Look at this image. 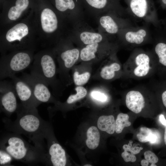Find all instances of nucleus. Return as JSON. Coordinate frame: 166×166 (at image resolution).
<instances>
[{
  "mask_svg": "<svg viewBox=\"0 0 166 166\" xmlns=\"http://www.w3.org/2000/svg\"><path fill=\"white\" fill-rule=\"evenodd\" d=\"M123 67V76L127 79L148 78L156 72V61L151 51L139 47L132 50Z\"/></svg>",
  "mask_w": 166,
  "mask_h": 166,
  "instance_id": "nucleus-1",
  "label": "nucleus"
},
{
  "mask_svg": "<svg viewBox=\"0 0 166 166\" xmlns=\"http://www.w3.org/2000/svg\"><path fill=\"white\" fill-rule=\"evenodd\" d=\"M127 108L132 112L140 113L146 107H158V100L150 87L144 85L137 86L127 90L125 95Z\"/></svg>",
  "mask_w": 166,
  "mask_h": 166,
  "instance_id": "nucleus-2",
  "label": "nucleus"
},
{
  "mask_svg": "<svg viewBox=\"0 0 166 166\" xmlns=\"http://www.w3.org/2000/svg\"><path fill=\"white\" fill-rule=\"evenodd\" d=\"M31 30L28 24L25 22H18L9 28L6 32L5 38L2 42L1 49L3 53L25 49L32 50V42L27 39Z\"/></svg>",
  "mask_w": 166,
  "mask_h": 166,
  "instance_id": "nucleus-3",
  "label": "nucleus"
},
{
  "mask_svg": "<svg viewBox=\"0 0 166 166\" xmlns=\"http://www.w3.org/2000/svg\"><path fill=\"white\" fill-rule=\"evenodd\" d=\"M32 50H17L2 57L0 61V80L10 78L29 67L34 58Z\"/></svg>",
  "mask_w": 166,
  "mask_h": 166,
  "instance_id": "nucleus-4",
  "label": "nucleus"
},
{
  "mask_svg": "<svg viewBox=\"0 0 166 166\" xmlns=\"http://www.w3.org/2000/svg\"><path fill=\"white\" fill-rule=\"evenodd\" d=\"M132 26L121 30L116 36L117 42L128 49H132L151 43L152 38L147 25Z\"/></svg>",
  "mask_w": 166,
  "mask_h": 166,
  "instance_id": "nucleus-5",
  "label": "nucleus"
},
{
  "mask_svg": "<svg viewBox=\"0 0 166 166\" xmlns=\"http://www.w3.org/2000/svg\"><path fill=\"white\" fill-rule=\"evenodd\" d=\"M68 37L82 47L86 45L113 40V37L96 32L84 20L72 25Z\"/></svg>",
  "mask_w": 166,
  "mask_h": 166,
  "instance_id": "nucleus-6",
  "label": "nucleus"
},
{
  "mask_svg": "<svg viewBox=\"0 0 166 166\" xmlns=\"http://www.w3.org/2000/svg\"><path fill=\"white\" fill-rule=\"evenodd\" d=\"M34 59L30 74L41 79L53 89L56 68L52 53L47 51L41 52L34 56Z\"/></svg>",
  "mask_w": 166,
  "mask_h": 166,
  "instance_id": "nucleus-7",
  "label": "nucleus"
},
{
  "mask_svg": "<svg viewBox=\"0 0 166 166\" xmlns=\"http://www.w3.org/2000/svg\"><path fill=\"white\" fill-rule=\"evenodd\" d=\"M127 14L157 27L159 22L153 0H125Z\"/></svg>",
  "mask_w": 166,
  "mask_h": 166,
  "instance_id": "nucleus-8",
  "label": "nucleus"
},
{
  "mask_svg": "<svg viewBox=\"0 0 166 166\" xmlns=\"http://www.w3.org/2000/svg\"><path fill=\"white\" fill-rule=\"evenodd\" d=\"M98 31L114 37L122 29L133 26L130 20L114 12H109L96 17Z\"/></svg>",
  "mask_w": 166,
  "mask_h": 166,
  "instance_id": "nucleus-9",
  "label": "nucleus"
},
{
  "mask_svg": "<svg viewBox=\"0 0 166 166\" xmlns=\"http://www.w3.org/2000/svg\"><path fill=\"white\" fill-rule=\"evenodd\" d=\"M16 112L18 113L16 126L23 133L35 134L43 127L42 121L38 115L36 108H27L21 104L19 105Z\"/></svg>",
  "mask_w": 166,
  "mask_h": 166,
  "instance_id": "nucleus-10",
  "label": "nucleus"
},
{
  "mask_svg": "<svg viewBox=\"0 0 166 166\" xmlns=\"http://www.w3.org/2000/svg\"><path fill=\"white\" fill-rule=\"evenodd\" d=\"M73 43L68 37H62L53 51V53L57 55L61 67L65 69L71 68L80 58V50L73 47Z\"/></svg>",
  "mask_w": 166,
  "mask_h": 166,
  "instance_id": "nucleus-11",
  "label": "nucleus"
},
{
  "mask_svg": "<svg viewBox=\"0 0 166 166\" xmlns=\"http://www.w3.org/2000/svg\"><path fill=\"white\" fill-rule=\"evenodd\" d=\"M41 30L48 36H57L60 39L63 21H65L58 13L49 8L44 9L39 14Z\"/></svg>",
  "mask_w": 166,
  "mask_h": 166,
  "instance_id": "nucleus-12",
  "label": "nucleus"
},
{
  "mask_svg": "<svg viewBox=\"0 0 166 166\" xmlns=\"http://www.w3.org/2000/svg\"><path fill=\"white\" fill-rule=\"evenodd\" d=\"M1 148L7 152L14 159L25 161L30 158L31 148L22 138L12 135L5 138L2 143Z\"/></svg>",
  "mask_w": 166,
  "mask_h": 166,
  "instance_id": "nucleus-13",
  "label": "nucleus"
},
{
  "mask_svg": "<svg viewBox=\"0 0 166 166\" xmlns=\"http://www.w3.org/2000/svg\"><path fill=\"white\" fill-rule=\"evenodd\" d=\"M58 13L72 25L84 20V13L77 0H55Z\"/></svg>",
  "mask_w": 166,
  "mask_h": 166,
  "instance_id": "nucleus-14",
  "label": "nucleus"
},
{
  "mask_svg": "<svg viewBox=\"0 0 166 166\" xmlns=\"http://www.w3.org/2000/svg\"><path fill=\"white\" fill-rule=\"evenodd\" d=\"M90 14L96 18L109 12H115L124 17L126 9L120 4L119 0H84Z\"/></svg>",
  "mask_w": 166,
  "mask_h": 166,
  "instance_id": "nucleus-15",
  "label": "nucleus"
},
{
  "mask_svg": "<svg viewBox=\"0 0 166 166\" xmlns=\"http://www.w3.org/2000/svg\"><path fill=\"white\" fill-rule=\"evenodd\" d=\"M21 78L29 84L35 99L40 104L53 101L48 85L41 79L30 73H24Z\"/></svg>",
  "mask_w": 166,
  "mask_h": 166,
  "instance_id": "nucleus-16",
  "label": "nucleus"
},
{
  "mask_svg": "<svg viewBox=\"0 0 166 166\" xmlns=\"http://www.w3.org/2000/svg\"><path fill=\"white\" fill-rule=\"evenodd\" d=\"M13 84L6 81L0 82V100L1 110L8 115L16 112L19 105Z\"/></svg>",
  "mask_w": 166,
  "mask_h": 166,
  "instance_id": "nucleus-17",
  "label": "nucleus"
},
{
  "mask_svg": "<svg viewBox=\"0 0 166 166\" xmlns=\"http://www.w3.org/2000/svg\"><path fill=\"white\" fill-rule=\"evenodd\" d=\"M10 78L12 79L17 96L21 101V105L27 108H36L40 104L35 99L29 84L15 75Z\"/></svg>",
  "mask_w": 166,
  "mask_h": 166,
  "instance_id": "nucleus-18",
  "label": "nucleus"
},
{
  "mask_svg": "<svg viewBox=\"0 0 166 166\" xmlns=\"http://www.w3.org/2000/svg\"><path fill=\"white\" fill-rule=\"evenodd\" d=\"M151 51L156 61V74L160 79H166V42L156 41Z\"/></svg>",
  "mask_w": 166,
  "mask_h": 166,
  "instance_id": "nucleus-19",
  "label": "nucleus"
},
{
  "mask_svg": "<svg viewBox=\"0 0 166 166\" xmlns=\"http://www.w3.org/2000/svg\"><path fill=\"white\" fill-rule=\"evenodd\" d=\"M115 52L108 57L107 64L101 69L100 75L103 79L109 81L117 77L123 76V67L118 60Z\"/></svg>",
  "mask_w": 166,
  "mask_h": 166,
  "instance_id": "nucleus-20",
  "label": "nucleus"
},
{
  "mask_svg": "<svg viewBox=\"0 0 166 166\" xmlns=\"http://www.w3.org/2000/svg\"><path fill=\"white\" fill-rule=\"evenodd\" d=\"M47 158L54 166H65L67 158L64 149L58 143L52 142L48 146Z\"/></svg>",
  "mask_w": 166,
  "mask_h": 166,
  "instance_id": "nucleus-21",
  "label": "nucleus"
},
{
  "mask_svg": "<svg viewBox=\"0 0 166 166\" xmlns=\"http://www.w3.org/2000/svg\"><path fill=\"white\" fill-rule=\"evenodd\" d=\"M28 0H17L15 5L11 6L6 14V18L10 22H14L19 19L29 5Z\"/></svg>",
  "mask_w": 166,
  "mask_h": 166,
  "instance_id": "nucleus-22",
  "label": "nucleus"
},
{
  "mask_svg": "<svg viewBox=\"0 0 166 166\" xmlns=\"http://www.w3.org/2000/svg\"><path fill=\"white\" fill-rule=\"evenodd\" d=\"M97 125L100 130L109 134H112L115 132V121L113 115L100 116L97 120Z\"/></svg>",
  "mask_w": 166,
  "mask_h": 166,
  "instance_id": "nucleus-23",
  "label": "nucleus"
},
{
  "mask_svg": "<svg viewBox=\"0 0 166 166\" xmlns=\"http://www.w3.org/2000/svg\"><path fill=\"white\" fill-rule=\"evenodd\" d=\"M150 87L155 92L158 101L166 109V79H160Z\"/></svg>",
  "mask_w": 166,
  "mask_h": 166,
  "instance_id": "nucleus-24",
  "label": "nucleus"
},
{
  "mask_svg": "<svg viewBox=\"0 0 166 166\" xmlns=\"http://www.w3.org/2000/svg\"><path fill=\"white\" fill-rule=\"evenodd\" d=\"M86 144L89 149L94 150L98 146L100 139L99 132L95 126H91L87 130Z\"/></svg>",
  "mask_w": 166,
  "mask_h": 166,
  "instance_id": "nucleus-25",
  "label": "nucleus"
},
{
  "mask_svg": "<svg viewBox=\"0 0 166 166\" xmlns=\"http://www.w3.org/2000/svg\"><path fill=\"white\" fill-rule=\"evenodd\" d=\"M129 116L126 113H119L117 116L115 121V131L117 133L122 132L124 128L131 125V123L129 121Z\"/></svg>",
  "mask_w": 166,
  "mask_h": 166,
  "instance_id": "nucleus-26",
  "label": "nucleus"
},
{
  "mask_svg": "<svg viewBox=\"0 0 166 166\" xmlns=\"http://www.w3.org/2000/svg\"><path fill=\"white\" fill-rule=\"evenodd\" d=\"M75 89L77 92L76 94L70 95L67 99L66 103L68 104H72L75 101L83 98L87 94V90L83 86H77Z\"/></svg>",
  "mask_w": 166,
  "mask_h": 166,
  "instance_id": "nucleus-27",
  "label": "nucleus"
},
{
  "mask_svg": "<svg viewBox=\"0 0 166 166\" xmlns=\"http://www.w3.org/2000/svg\"><path fill=\"white\" fill-rule=\"evenodd\" d=\"M90 77V74L89 72H85L79 74L77 71L74 72L73 79L75 84L77 85H81L86 83Z\"/></svg>",
  "mask_w": 166,
  "mask_h": 166,
  "instance_id": "nucleus-28",
  "label": "nucleus"
},
{
  "mask_svg": "<svg viewBox=\"0 0 166 166\" xmlns=\"http://www.w3.org/2000/svg\"><path fill=\"white\" fill-rule=\"evenodd\" d=\"M152 131V130L148 128H141L139 132L137 135V137L139 141L142 143L148 142L149 136Z\"/></svg>",
  "mask_w": 166,
  "mask_h": 166,
  "instance_id": "nucleus-29",
  "label": "nucleus"
},
{
  "mask_svg": "<svg viewBox=\"0 0 166 166\" xmlns=\"http://www.w3.org/2000/svg\"><path fill=\"white\" fill-rule=\"evenodd\" d=\"M145 159L151 164L150 166H156L155 164L158 161V158L156 155L152 152L148 150L144 153Z\"/></svg>",
  "mask_w": 166,
  "mask_h": 166,
  "instance_id": "nucleus-30",
  "label": "nucleus"
},
{
  "mask_svg": "<svg viewBox=\"0 0 166 166\" xmlns=\"http://www.w3.org/2000/svg\"><path fill=\"white\" fill-rule=\"evenodd\" d=\"M13 158L7 152L1 149L0 151V164L1 165L9 164Z\"/></svg>",
  "mask_w": 166,
  "mask_h": 166,
  "instance_id": "nucleus-31",
  "label": "nucleus"
},
{
  "mask_svg": "<svg viewBox=\"0 0 166 166\" xmlns=\"http://www.w3.org/2000/svg\"><path fill=\"white\" fill-rule=\"evenodd\" d=\"M91 96L93 99L102 102H105L108 99V96L106 94L97 91L91 92Z\"/></svg>",
  "mask_w": 166,
  "mask_h": 166,
  "instance_id": "nucleus-32",
  "label": "nucleus"
},
{
  "mask_svg": "<svg viewBox=\"0 0 166 166\" xmlns=\"http://www.w3.org/2000/svg\"><path fill=\"white\" fill-rule=\"evenodd\" d=\"M121 156L124 160L126 162H134L136 160V158L135 155L126 150H124V152L122 153Z\"/></svg>",
  "mask_w": 166,
  "mask_h": 166,
  "instance_id": "nucleus-33",
  "label": "nucleus"
},
{
  "mask_svg": "<svg viewBox=\"0 0 166 166\" xmlns=\"http://www.w3.org/2000/svg\"><path fill=\"white\" fill-rule=\"evenodd\" d=\"M159 139V135L155 131H152L148 139V142L152 144L157 143Z\"/></svg>",
  "mask_w": 166,
  "mask_h": 166,
  "instance_id": "nucleus-34",
  "label": "nucleus"
},
{
  "mask_svg": "<svg viewBox=\"0 0 166 166\" xmlns=\"http://www.w3.org/2000/svg\"><path fill=\"white\" fill-rule=\"evenodd\" d=\"M140 148L139 147H131L130 152L132 154L135 155L139 153L140 152Z\"/></svg>",
  "mask_w": 166,
  "mask_h": 166,
  "instance_id": "nucleus-35",
  "label": "nucleus"
},
{
  "mask_svg": "<svg viewBox=\"0 0 166 166\" xmlns=\"http://www.w3.org/2000/svg\"><path fill=\"white\" fill-rule=\"evenodd\" d=\"M159 120L161 124L164 126H166V120L164 115L160 114L159 116Z\"/></svg>",
  "mask_w": 166,
  "mask_h": 166,
  "instance_id": "nucleus-36",
  "label": "nucleus"
},
{
  "mask_svg": "<svg viewBox=\"0 0 166 166\" xmlns=\"http://www.w3.org/2000/svg\"><path fill=\"white\" fill-rule=\"evenodd\" d=\"M132 144L131 143H129L128 144H124L123 146V148L124 150H126L128 152H130Z\"/></svg>",
  "mask_w": 166,
  "mask_h": 166,
  "instance_id": "nucleus-37",
  "label": "nucleus"
},
{
  "mask_svg": "<svg viewBox=\"0 0 166 166\" xmlns=\"http://www.w3.org/2000/svg\"><path fill=\"white\" fill-rule=\"evenodd\" d=\"M161 7L166 10V0H158Z\"/></svg>",
  "mask_w": 166,
  "mask_h": 166,
  "instance_id": "nucleus-38",
  "label": "nucleus"
},
{
  "mask_svg": "<svg viewBox=\"0 0 166 166\" xmlns=\"http://www.w3.org/2000/svg\"><path fill=\"white\" fill-rule=\"evenodd\" d=\"M149 163L146 160H142L141 162V164L142 166H148Z\"/></svg>",
  "mask_w": 166,
  "mask_h": 166,
  "instance_id": "nucleus-39",
  "label": "nucleus"
},
{
  "mask_svg": "<svg viewBox=\"0 0 166 166\" xmlns=\"http://www.w3.org/2000/svg\"><path fill=\"white\" fill-rule=\"evenodd\" d=\"M164 141L165 144L166 145V126L165 128L164 135Z\"/></svg>",
  "mask_w": 166,
  "mask_h": 166,
  "instance_id": "nucleus-40",
  "label": "nucleus"
},
{
  "mask_svg": "<svg viewBox=\"0 0 166 166\" xmlns=\"http://www.w3.org/2000/svg\"><path fill=\"white\" fill-rule=\"evenodd\" d=\"M84 166H91V165H90V164H85L84 165Z\"/></svg>",
  "mask_w": 166,
  "mask_h": 166,
  "instance_id": "nucleus-41",
  "label": "nucleus"
}]
</instances>
